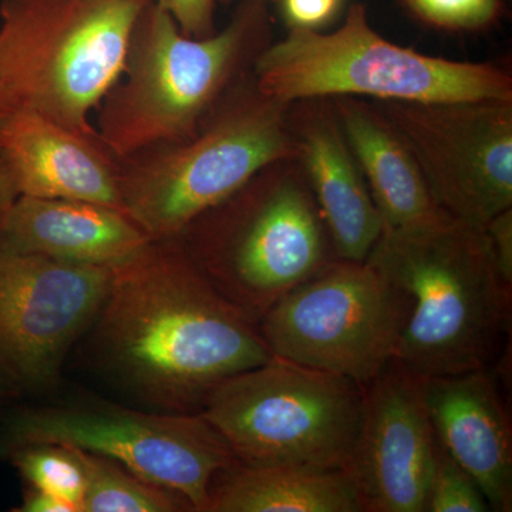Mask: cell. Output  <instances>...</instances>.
<instances>
[{
  "label": "cell",
  "instance_id": "obj_1",
  "mask_svg": "<svg viewBox=\"0 0 512 512\" xmlns=\"http://www.w3.org/2000/svg\"><path fill=\"white\" fill-rule=\"evenodd\" d=\"M92 360L157 412L200 413L228 377L271 360L258 325L201 274L177 239L113 268L89 332Z\"/></svg>",
  "mask_w": 512,
  "mask_h": 512
},
{
  "label": "cell",
  "instance_id": "obj_2",
  "mask_svg": "<svg viewBox=\"0 0 512 512\" xmlns=\"http://www.w3.org/2000/svg\"><path fill=\"white\" fill-rule=\"evenodd\" d=\"M367 262L412 301L396 360L421 377L484 369L510 323L504 284L483 227L441 212L383 229Z\"/></svg>",
  "mask_w": 512,
  "mask_h": 512
},
{
  "label": "cell",
  "instance_id": "obj_3",
  "mask_svg": "<svg viewBox=\"0 0 512 512\" xmlns=\"http://www.w3.org/2000/svg\"><path fill=\"white\" fill-rule=\"evenodd\" d=\"M268 0H247L220 33L184 35L156 3L141 13L119 83L100 104L97 136L117 161L197 134L254 57Z\"/></svg>",
  "mask_w": 512,
  "mask_h": 512
},
{
  "label": "cell",
  "instance_id": "obj_4",
  "mask_svg": "<svg viewBox=\"0 0 512 512\" xmlns=\"http://www.w3.org/2000/svg\"><path fill=\"white\" fill-rule=\"evenodd\" d=\"M151 2L2 0L0 117L32 114L100 143L90 116L123 76Z\"/></svg>",
  "mask_w": 512,
  "mask_h": 512
},
{
  "label": "cell",
  "instance_id": "obj_5",
  "mask_svg": "<svg viewBox=\"0 0 512 512\" xmlns=\"http://www.w3.org/2000/svg\"><path fill=\"white\" fill-rule=\"evenodd\" d=\"M175 239L210 284L255 323L336 259L308 181L274 165Z\"/></svg>",
  "mask_w": 512,
  "mask_h": 512
},
{
  "label": "cell",
  "instance_id": "obj_6",
  "mask_svg": "<svg viewBox=\"0 0 512 512\" xmlns=\"http://www.w3.org/2000/svg\"><path fill=\"white\" fill-rule=\"evenodd\" d=\"M255 89L289 106L319 97L437 103L512 100V80L494 64L454 62L394 45L370 26L360 3L336 32L289 29L256 56Z\"/></svg>",
  "mask_w": 512,
  "mask_h": 512
},
{
  "label": "cell",
  "instance_id": "obj_7",
  "mask_svg": "<svg viewBox=\"0 0 512 512\" xmlns=\"http://www.w3.org/2000/svg\"><path fill=\"white\" fill-rule=\"evenodd\" d=\"M286 110L255 89L229 101L187 140L117 161L124 211L151 241L180 237L265 168L299 157Z\"/></svg>",
  "mask_w": 512,
  "mask_h": 512
},
{
  "label": "cell",
  "instance_id": "obj_8",
  "mask_svg": "<svg viewBox=\"0 0 512 512\" xmlns=\"http://www.w3.org/2000/svg\"><path fill=\"white\" fill-rule=\"evenodd\" d=\"M200 413L241 463L343 470L359 434L363 387L274 356L222 380Z\"/></svg>",
  "mask_w": 512,
  "mask_h": 512
},
{
  "label": "cell",
  "instance_id": "obj_9",
  "mask_svg": "<svg viewBox=\"0 0 512 512\" xmlns=\"http://www.w3.org/2000/svg\"><path fill=\"white\" fill-rule=\"evenodd\" d=\"M59 444L116 461L205 512L212 480L238 458L201 413L144 412L96 399L18 406L0 413V456Z\"/></svg>",
  "mask_w": 512,
  "mask_h": 512
},
{
  "label": "cell",
  "instance_id": "obj_10",
  "mask_svg": "<svg viewBox=\"0 0 512 512\" xmlns=\"http://www.w3.org/2000/svg\"><path fill=\"white\" fill-rule=\"evenodd\" d=\"M410 296L367 261L333 259L258 320L272 355L360 386L396 359Z\"/></svg>",
  "mask_w": 512,
  "mask_h": 512
},
{
  "label": "cell",
  "instance_id": "obj_11",
  "mask_svg": "<svg viewBox=\"0 0 512 512\" xmlns=\"http://www.w3.org/2000/svg\"><path fill=\"white\" fill-rule=\"evenodd\" d=\"M380 103L441 211L484 228L512 208V100Z\"/></svg>",
  "mask_w": 512,
  "mask_h": 512
},
{
  "label": "cell",
  "instance_id": "obj_12",
  "mask_svg": "<svg viewBox=\"0 0 512 512\" xmlns=\"http://www.w3.org/2000/svg\"><path fill=\"white\" fill-rule=\"evenodd\" d=\"M113 269L0 247V370L23 394L50 393L99 313Z\"/></svg>",
  "mask_w": 512,
  "mask_h": 512
},
{
  "label": "cell",
  "instance_id": "obj_13",
  "mask_svg": "<svg viewBox=\"0 0 512 512\" xmlns=\"http://www.w3.org/2000/svg\"><path fill=\"white\" fill-rule=\"evenodd\" d=\"M437 436L423 377L396 359L363 387V413L346 467L362 512H424Z\"/></svg>",
  "mask_w": 512,
  "mask_h": 512
},
{
  "label": "cell",
  "instance_id": "obj_14",
  "mask_svg": "<svg viewBox=\"0 0 512 512\" xmlns=\"http://www.w3.org/2000/svg\"><path fill=\"white\" fill-rule=\"evenodd\" d=\"M423 389L441 446L473 477L491 511H512L510 416L488 367L423 377Z\"/></svg>",
  "mask_w": 512,
  "mask_h": 512
},
{
  "label": "cell",
  "instance_id": "obj_15",
  "mask_svg": "<svg viewBox=\"0 0 512 512\" xmlns=\"http://www.w3.org/2000/svg\"><path fill=\"white\" fill-rule=\"evenodd\" d=\"M0 163L18 195L94 202L126 214L116 158L53 121L32 114L0 117Z\"/></svg>",
  "mask_w": 512,
  "mask_h": 512
},
{
  "label": "cell",
  "instance_id": "obj_16",
  "mask_svg": "<svg viewBox=\"0 0 512 512\" xmlns=\"http://www.w3.org/2000/svg\"><path fill=\"white\" fill-rule=\"evenodd\" d=\"M124 212L94 202L19 195L0 234V247L73 264L116 268L150 244Z\"/></svg>",
  "mask_w": 512,
  "mask_h": 512
},
{
  "label": "cell",
  "instance_id": "obj_17",
  "mask_svg": "<svg viewBox=\"0 0 512 512\" xmlns=\"http://www.w3.org/2000/svg\"><path fill=\"white\" fill-rule=\"evenodd\" d=\"M298 143L336 258L366 261L383 222L338 120L323 114L309 117Z\"/></svg>",
  "mask_w": 512,
  "mask_h": 512
},
{
  "label": "cell",
  "instance_id": "obj_18",
  "mask_svg": "<svg viewBox=\"0 0 512 512\" xmlns=\"http://www.w3.org/2000/svg\"><path fill=\"white\" fill-rule=\"evenodd\" d=\"M340 130L365 177L383 229L410 227L439 217L419 164L376 106L335 97Z\"/></svg>",
  "mask_w": 512,
  "mask_h": 512
},
{
  "label": "cell",
  "instance_id": "obj_19",
  "mask_svg": "<svg viewBox=\"0 0 512 512\" xmlns=\"http://www.w3.org/2000/svg\"><path fill=\"white\" fill-rule=\"evenodd\" d=\"M205 512H362L339 468L235 463L212 480Z\"/></svg>",
  "mask_w": 512,
  "mask_h": 512
},
{
  "label": "cell",
  "instance_id": "obj_20",
  "mask_svg": "<svg viewBox=\"0 0 512 512\" xmlns=\"http://www.w3.org/2000/svg\"><path fill=\"white\" fill-rule=\"evenodd\" d=\"M72 450L86 481L82 512H194L181 495L148 483L116 461Z\"/></svg>",
  "mask_w": 512,
  "mask_h": 512
},
{
  "label": "cell",
  "instance_id": "obj_21",
  "mask_svg": "<svg viewBox=\"0 0 512 512\" xmlns=\"http://www.w3.org/2000/svg\"><path fill=\"white\" fill-rule=\"evenodd\" d=\"M0 458L15 467L28 487L55 495L82 512L86 481L72 448L59 444H26L10 448Z\"/></svg>",
  "mask_w": 512,
  "mask_h": 512
},
{
  "label": "cell",
  "instance_id": "obj_22",
  "mask_svg": "<svg viewBox=\"0 0 512 512\" xmlns=\"http://www.w3.org/2000/svg\"><path fill=\"white\" fill-rule=\"evenodd\" d=\"M487 498L473 477L437 439L424 512H488Z\"/></svg>",
  "mask_w": 512,
  "mask_h": 512
},
{
  "label": "cell",
  "instance_id": "obj_23",
  "mask_svg": "<svg viewBox=\"0 0 512 512\" xmlns=\"http://www.w3.org/2000/svg\"><path fill=\"white\" fill-rule=\"evenodd\" d=\"M419 18L437 28L473 30L490 25L500 0H406Z\"/></svg>",
  "mask_w": 512,
  "mask_h": 512
},
{
  "label": "cell",
  "instance_id": "obj_24",
  "mask_svg": "<svg viewBox=\"0 0 512 512\" xmlns=\"http://www.w3.org/2000/svg\"><path fill=\"white\" fill-rule=\"evenodd\" d=\"M154 3L175 20L184 35H214L215 0H156Z\"/></svg>",
  "mask_w": 512,
  "mask_h": 512
},
{
  "label": "cell",
  "instance_id": "obj_25",
  "mask_svg": "<svg viewBox=\"0 0 512 512\" xmlns=\"http://www.w3.org/2000/svg\"><path fill=\"white\" fill-rule=\"evenodd\" d=\"M342 0H282V13L289 29L318 30L329 23Z\"/></svg>",
  "mask_w": 512,
  "mask_h": 512
},
{
  "label": "cell",
  "instance_id": "obj_26",
  "mask_svg": "<svg viewBox=\"0 0 512 512\" xmlns=\"http://www.w3.org/2000/svg\"><path fill=\"white\" fill-rule=\"evenodd\" d=\"M498 272L504 284L512 288V208L495 215L485 224Z\"/></svg>",
  "mask_w": 512,
  "mask_h": 512
},
{
  "label": "cell",
  "instance_id": "obj_27",
  "mask_svg": "<svg viewBox=\"0 0 512 512\" xmlns=\"http://www.w3.org/2000/svg\"><path fill=\"white\" fill-rule=\"evenodd\" d=\"M13 512H77L72 504L60 500L55 495L36 490L26 485L23 490L22 503L13 508Z\"/></svg>",
  "mask_w": 512,
  "mask_h": 512
},
{
  "label": "cell",
  "instance_id": "obj_28",
  "mask_svg": "<svg viewBox=\"0 0 512 512\" xmlns=\"http://www.w3.org/2000/svg\"><path fill=\"white\" fill-rule=\"evenodd\" d=\"M18 197V192H16L12 181H10L8 171L0 163V234H2L3 225H5L9 210Z\"/></svg>",
  "mask_w": 512,
  "mask_h": 512
},
{
  "label": "cell",
  "instance_id": "obj_29",
  "mask_svg": "<svg viewBox=\"0 0 512 512\" xmlns=\"http://www.w3.org/2000/svg\"><path fill=\"white\" fill-rule=\"evenodd\" d=\"M23 396L25 394L16 386L15 382L0 370V413L18 403V400L22 399Z\"/></svg>",
  "mask_w": 512,
  "mask_h": 512
},
{
  "label": "cell",
  "instance_id": "obj_30",
  "mask_svg": "<svg viewBox=\"0 0 512 512\" xmlns=\"http://www.w3.org/2000/svg\"><path fill=\"white\" fill-rule=\"evenodd\" d=\"M222 2L229 3V2H232V0H222Z\"/></svg>",
  "mask_w": 512,
  "mask_h": 512
}]
</instances>
